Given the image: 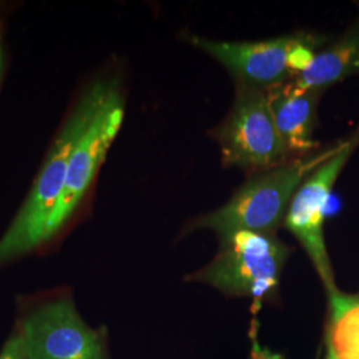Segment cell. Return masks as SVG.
Instances as JSON below:
<instances>
[{
	"label": "cell",
	"mask_w": 359,
	"mask_h": 359,
	"mask_svg": "<svg viewBox=\"0 0 359 359\" xmlns=\"http://www.w3.org/2000/svg\"><path fill=\"white\" fill-rule=\"evenodd\" d=\"M126 114V99L121 83L114 76L111 86L80 136L69 157L63 191L52 212L44 233V248L52 244L76 213L77 208L90 191L107 154L121 128Z\"/></svg>",
	"instance_id": "obj_7"
},
{
	"label": "cell",
	"mask_w": 359,
	"mask_h": 359,
	"mask_svg": "<svg viewBox=\"0 0 359 359\" xmlns=\"http://www.w3.org/2000/svg\"><path fill=\"white\" fill-rule=\"evenodd\" d=\"M358 304H359V294H358Z\"/></svg>",
	"instance_id": "obj_16"
},
{
	"label": "cell",
	"mask_w": 359,
	"mask_h": 359,
	"mask_svg": "<svg viewBox=\"0 0 359 359\" xmlns=\"http://www.w3.org/2000/svg\"><path fill=\"white\" fill-rule=\"evenodd\" d=\"M224 167L249 175L292 160L276 127L266 92L236 83L231 109L213 130Z\"/></svg>",
	"instance_id": "obj_6"
},
{
	"label": "cell",
	"mask_w": 359,
	"mask_h": 359,
	"mask_svg": "<svg viewBox=\"0 0 359 359\" xmlns=\"http://www.w3.org/2000/svg\"><path fill=\"white\" fill-rule=\"evenodd\" d=\"M359 74V18L292 80L298 87L323 90Z\"/></svg>",
	"instance_id": "obj_10"
},
{
	"label": "cell",
	"mask_w": 359,
	"mask_h": 359,
	"mask_svg": "<svg viewBox=\"0 0 359 359\" xmlns=\"http://www.w3.org/2000/svg\"><path fill=\"white\" fill-rule=\"evenodd\" d=\"M276 127L292 158L313 154L321 90H308L292 80L265 90Z\"/></svg>",
	"instance_id": "obj_9"
},
{
	"label": "cell",
	"mask_w": 359,
	"mask_h": 359,
	"mask_svg": "<svg viewBox=\"0 0 359 359\" xmlns=\"http://www.w3.org/2000/svg\"><path fill=\"white\" fill-rule=\"evenodd\" d=\"M341 144L320 154L295 157L278 167L250 175L224 205L193 218L185 231H212L218 238L236 231L277 233L301 182L335 154Z\"/></svg>",
	"instance_id": "obj_2"
},
{
	"label": "cell",
	"mask_w": 359,
	"mask_h": 359,
	"mask_svg": "<svg viewBox=\"0 0 359 359\" xmlns=\"http://www.w3.org/2000/svg\"><path fill=\"white\" fill-rule=\"evenodd\" d=\"M327 297L330 313L326 345L332 347L337 359H359L358 294L337 289Z\"/></svg>",
	"instance_id": "obj_11"
},
{
	"label": "cell",
	"mask_w": 359,
	"mask_h": 359,
	"mask_svg": "<svg viewBox=\"0 0 359 359\" xmlns=\"http://www.w3.org/2000/svg\"><path fill=\"white\" fill-rule=\"evenodd\" d=\"M0 359H23L20 342L13 330L0 348Z\"/></svg>",
	"instance_id": "obj_12"
},
{
	"label": "cell",
	"mask_w": 359,
	"mask_h": 359,
	"mask_svg": "<svg viewBox=\"0 0 359 359\" xmlns=\"http://www.w3.org/2000/svg\"><path fill=\"white\" fill-rule=\"evenodd\" d=\"M358 142L357 132L351 140L342 142L335 154L309 173L295 191L283 221V226L294 236L306 252L326 293L338 289L325 243L326 210L334 185Z\"/></svg>",
	"instance_id": "obj_8"
},
{
	"label": "cell",
	"mask_w": 359,
	"mask_h": 359,
	"mask_svg": "<svg viewBox=\"0 0 359 359\" xmlns=\"http://www.w3.org/2000/svg\"><path fill=\"white\" fill-rule=\"evenodd\" d=\"M325 359H337L333 350H332V347L327 346V345H326V355H325Z\"/></svg>",
	"instance_id": "obj_14"
},
{
	"label": "cell",
	"mask_w": 359,
	"mask_h": 359,
	"mask_svg": "<svg viewBox=\"0 0 359 359\" xmlns=\"http://www.w3.org/2000/svg\"><path fill=\"white\" fill-rule=\"evenodd\" d=\"M13 332L23 359H109L107 329L90 326L65 287L19 297Z\"/></svg>",
	"instance_id": "obj_3"
},
{
	"label": "cell",
	"mask_w": 359,
	"mask_h": 359,
	"mask_svg": "<svg viewBox=\"0 0 359 359\" xmlns=\"http://www.w3.org/2000/svg\"><path fill=\"white\" fill-rule=\"evenodd\" d=\"M292 248L277 233L236 231L219 238V250L187 281L205 283L231 297H246L255 305L276 298Z\"/></svg>",
	"instance_id": "obj_4"
},
{
	"label": "cell",
	"mask_w": 359,
	"mask_h": 359,
	"mask_svg": "<svg viewBox=\"0 0 359 359\" xmlns=\"http://www.w3.org/2000/svg\"><path fill=\"white\" fill-rule=\"evenodd\" d=\"M187 39L222 65L234 83L262 90L293 80L306 69L326 41L310 32L257 41H222L193 34Z\"/></svg>",
	"instance_id": "obj_5"
},
{
	"label": "cell",
	"mask_w": 359,
	"mask_h": 359,
	"mask_svg": "<svg viewBox=\"0 0 359 359\" xmlns=\"http://www.w3.org/2000/svg\"><path fill=\"white\" fill-rule=\"evenodd\" d=\"M1 71H3V53L0 50V76H1Z\"/></svg>",
	"instance_id": "obj_15"
},
{
	"label": "cell",
	"mask_w": 359,
	"mask_h": 359,
	"mask_svg": "<svg viewBox=\"0 0 359 359\" xmlns=\"http://www.w3.org/2000/svg\"><path fill=\"white\" fill-rule=\"evenodd\" d=\"M112 79L102 77L90 83L67 117L25 204L0 236V269L44 248V233L63 191L69 157L103 102Z\"/></svg>",
	"instance_id": "obj_1"
},
{
	"label": "cell",
	"mask_w": 359,
	"mask_h": 359,
	"mask_svg": "<svg viewBox=\"0 0 359 359\" xmlns=\"http://www.w3.org/2000/svg\"><path fill=\"white\" fill-rule=\"evenodd\" d=\"M252 359H283V357L277 353H273L269 348L259 346V344L255 341L252 348Z\"/></svg>",
	"instance_id": "obj_13"
}]
</instances>
